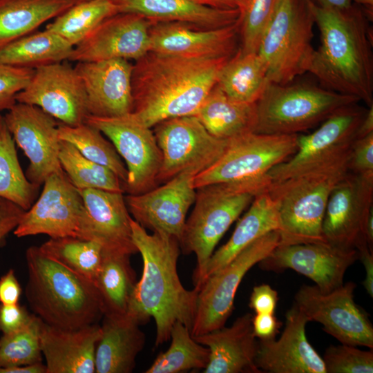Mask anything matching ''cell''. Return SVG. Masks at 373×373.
<instances>
[{"instance_id":"3957f363","label":"cell","mask_w":373,"mask_h":373,"mask_svg":"<svg viewBox=\"0 0 373 373\" xmlns=\"http://www.w3.org/2000/svg\"><path fill=\"white\" fill-rule=\"evenodd\" d=\"M312 1V0H311ZM320 45L308 72L329 90L373 105V58L365 15L352 5L345 9L311 2Z\"/></svg>"},{"instance_id":"db71d44e","label":"cell","mask_w":373,"mask_h":373,"mask_svg":"<svg viewBox=\"0 0 373 373\" xmlns=\"http://www.w3.org/2000/svg\"><path fill=\"white\" fill-rule=\"evenodd\" d=\"M197 2L216 9L239 10L242 6L245 0H195Z\"/></svg>"},{"instance_id":"6125c7cd","label":"cell","mask_w":373,"mask_h":373,"mask_svg":"<svg viewBox=\"0 0 373 373\" xmlns=\"http://www.w3.org/2000/svg\"><path fill=\"white\" fill-rule=\"evenodd\" d=\"M3 119V116H2V115L0 114V123L2 122Z\"/></svg>"},{"instance_id":"7a4b0ae2","label":"cell","mask_w":373,"mask_h":373,"mask_svg":"<svg viewBox=\"0 0 373 373\" xmlns=\"http://www.w3.org/2000/svg\"><path fill=\"white\" fill-rule=\"evenodd\" d=\"M132 239L143 260V271L135 284L127 314L141 324L153 318L155 345L170 339L173 325L180 322L191 329L197 306L198 288L186 289L177 269L179 240L157 232L149 233L131 220Z\"/></svg>"},{"instance_id":"484cf974","label":"cell","mask_w":373,"mask_h":373,"mask_svg":"<svg viewBox=\"0 0 373 373\" xmlns=\"http://www.w3.org/2000/svg\"><path fill=\"white\" fill-rule=\"evenodd\" d=\"M253 316L247 313L231 326L193 337L208 347L209 363L204 373H260L256 364L258 341L252 327Z\"/></svg>"},{"instance_id":"44dd1931","label":"cell","mask_w":373,"mask_h":373,"mask_svg":"<svg viewBox=\"0 0 373 373\" xmlns=\"http://www.w3.org/2000/svg\"><path fill=\"white\" fill-rule=\"evenodd\" d=\"M152 21L133 12H118L100 23L74 46L69 61L112 59L137 60L150 51Z\"/></svg>"},{"instance_id":"d6a6232c","label":"cell","mask_w":373,"mask_h":373,"mask_svg":"<svg viewBox=\"0 0 373 373\" xmlns=\"http://www.w3.org/2000/svg\"><path fill=\"white\" fill-rule=\"evenodd\" d=\"M269 82L266 64L258 52H243L239 48L222 67L216 86L236 101L256 103Z\"/></svg>"},{"instance_id":"bcb514c9","label":"cell","mask_w":373,"mask_h":373,"mask_svg":"<svg viewBox=\"0 0 373 373\" xmlns=\"http://www.w3.org/2000/svg\"><path fill=\"white\" fill-rule=\"evenodd\" d=\"M348 165L352 173L373 175V133L354 141Z\"/></svg>"},{"instance_id":"f5cc1de1","label":"cell","mask_w":373,"mask_h":373,"mask_svg":"<svg viewBox=\"0 0 373 373\" xmlns=\"http://www.w3.org/2000/svg\"><path fill=\"white\" fill-rule=\"evenodd\" d=\"M358 259L362 262L365 271L363 285L371 298L373 297V251L365 245L358 251Z\"/></svg>"},{"instance_id":"8fae6325","label":"cell","mask_w":373,"mask_h":373,"mask_svg":"<svg viewBox=\"0 0 373 373\" xmlns=\"http://www.w3.org/2000/svg\"><path fill=\"white\" fill-rule=\"evenodd\" d=\"M356 104L336 110L315 131L298 135L296 152L267 173L271 181H281L348 157L367 111Z\"/></svg>"},{"instance_id":"91938a15","label":"cell","mask_w":373,"mask_h":373,"mask_svg":"<svg viewBox=\"0 0 373 373\" xmlns=\"http://www.w3.org/2000/svg\"><path fill=\"white\" fill-rule=\"evenodd\" d=\"M356 3L363 6L365 9V16L370 18L373 13V0H353Z\"/></svg>"},{"instance_id":"f35d334b","label":"cell","mask_w":373,"mask_h":373,"mask_svg":"<svg viewBox=\"0 0 373 373\" xmlns=\"http://www.w3.org/2000/svg\"><path fill=\"white\" fill-rule=\"evenodd\" d=\"M169 349L157 356L146 373H179L206 368L209 350L195 340L187 327L177 322L171 329Z\"/></svg>"},{"instance_id":"4316f807","label":"cell","mask_w":373,"mask_h":373,"mask_svg":"<svg viewBox=\"0 0 373 373\" xmlns=\"http://www.w3.org/2000/svg\"><path fill=\"white\" fill-rule=\"evenodd\" d=\"M100 335L97 323L61 329L42 323L40 344L46 373H94Z\"/></svg>"},{"instance_id":"4fadbf2b","label":"cell","mask_w":373,"mask_h":373,"mask_svg":"<svg viewBox=\"0 0 373 373\" xmlns=\"http://www.w3.org/2000/svg\"><path fill=\"white\" fill-rule=\"evenodd\" d=\"M85 122L106 135L124 160L128 171L124 193L140 194L157 186L162 153L152 128L133 113L111 117L88 115Z\"/></svg>"},{"instance_id":"e575fe53","label":"cell","mask_w":373,"mask_h":373,"mask_svg":"<svg viewBox=\"0 0 373 373\" xmlns=\"http://www.w3.org/2000/svg\"><path fill=\"white\" fill-rule=\"evenodd\" d=\"M130 255L103 251L102 265L94 283L104 315L127 313L137 283Z\"/></svg>"},{"instance_id":"ac0fdd59","label":"cell","mask_w":373,"mask_h":373,"mask_svg":"<svg viewBox=\"0 0 373 373\" xmlns=\"http://www.w3.org/2000/svg\"><path fill=\"white\" fill-rule=\"evenodd\" d=\"M16 101L36 106L67 126L85 122L89 115L83 84L68 61L35 69L27 86Z\"/></svg>"},{"instance_id":"9f6ffc18","label":"cell","mask_w":373,"mask_h":373,"mask_svg":"<svg viewBox=\"0 0 373 373\" xmlns=\"http://www.w3.org/2000/svg\"><path fill=\"white\" fill-rule=\"evenodd\" d=\"M373 133V105L367 110L357 131L356 139Z\"/></svg>"},{"instance_id":"f6af8a7d","label":"cell","mask_w":373,"mask_h":373,"mask_svg":"<svg viewBox=\"0 0 373 373\" xmlns=\"http://www.w3.org/2000/svg\"><path fill=\"white\" fill-rule=\"evenodd\" d=\"M34 70L0 63V111L17 103V94L29 83Z\"/></svg>"},{"instance_id":"2e32d148","label":"cell","mask_w":373,"mask_h":373,"mask_svg":"<svg viewBox=\"0 0 373 373\" xmlns=\"http://www.w3.org/2000/svg\"><path fill=\"white\" fill-rule=\"evenodd\" d=\"M41 193L25 211L14 234L18 238L46 234L50 238H79L86 217L82 197L66 173H52Z\"/></svg>"},{"instance_id":"60d3db41","label":"cell","mask_w":373,"mask_h":373,"mask_svg":"<svg viewBox=\"0 0 373 373\" xmlns=\"http://www.w3.org/2000/svg\"><path fill=\"white\" fill-rule=\"evenodd\" d=\"M59 158L64 173L78 190L124 193L123 182L113 171L87 159L70 143L61 140Z\"/></svg>"},{"instance_id":"4dcf8cb0","label":"cell","mask_w":373,"mask_h":373,"mask_svg":"<svg viewBox=\"0 0 373 373\" xmlns=\"http://www.w3.org/2000/svg\"><path fill=\"white\" fill-rule=\"evenodd\" d=\"M256 103L236 101L216 84L193 115L211 135L229 140L254 131Z\"/></svg>"},{"instance_id":"d4e9b609","label":"cell","mask_w":373,"mask_h":373,"mask_svg":"<svg viewBox=\"0 0 373 373\" xmlns=\"http://www.w3.org/2000/svg\"><path fill=\"white\" fill-rule=\"evenodd\" d=\"M309 321L294 304L286 313L280 337L258 341L256 364L262 372L326 373L323 358L307 339Z\"/></svg>"},{"instance_id":"7bdbcfd3","label":"cell","mask_w":373,"mask_h":373,"mask_svg":"<svg viewBox=\"0 0 373 373\" xmlns=\"http://www.w3.org/2000/svg\"><path fill=\"white\" fill-rule=\"evenodd\" d=\"M279 0H245L240 9V38L243 52H258L262 34Z\"/></svg>"},{"instance_id":"680465c9","label":"cell","mask_w":373,"mask_h":373,"mask_svg":"<svg viewBox=\"0 0 373 373\" xmlns=\"http://www.w3.org/2000/svg\"><path fill=\"white\" fill-rule=\"evenodd\" d=\"M366 239L368 246L372 250L373 246V209L371 210L365 227ZM373 251V250H372Z\"/></svg>"},{"instance_id":"ba28073f","label":"cell","mask_w":373,"mask_h":373,"mask_svg":"<svg viewBox=\"0 0 373 373\" xmlns=\"http://www.w3.org/2000/svg\"><path fill=\"white\" fill-rule=\"evenodd\" d=\"M354 97L311 84L269 82L256 102L254 133L294 135L313 128L345 106L357 103Z\"/></svg>"},{"instance_id":"11a10c76","label":"cell","mask_w":373,"mask_h":373,"mask_svg":"<svg viewBox=\"0 0 373 373\" xmlns=\"http://www.w3.org/2000/svg\"><path fill=\"white\" fill-rule=\"evenodd\" d=\"M0 373H46V367L42 362L23 366L0 367Z\"/></svg>"},{"instance_id":"ffe728a7","label":"cell","mask_w":373,"mask_h":373,"mask_svg":"<svg viewBox=\"0 0 373 373\" xmlns=\"http://www.w3.org/2000/svg\"><path fill=\"white\" fill-rule=\"evenodd\" d=\"M358 259L356 249L303 243L278 245L258 264L265 271L292 269L313 280L321 291L329 292L343 284L347 269Z\"/></svg>"},{"instance_id":"f1b7e54d","label":"cell","mask_w":373,"mask_h":373,"mask_svg":"<svg viewBox=\"0 0 373 373\" xmlns=\"http://www.w3.org/2000/svg\"><path fill=\"white\" fill-rule=\"evenodd\" d=\"M118 12L139 14L153 22H182L215 29L236 22L239 10H221L195 0H115Z\"/></svg>"},{"instance_id":"603a6c76","label":"cell","mask_w":373,"mask_h":373,"mask_svg":"<svg viewBox=\"0 0 373 373\" xmlns=\"http://www.w3.org/2000/svg\"><path fill=\"white\" fill-rule=\"evenodd\" d=\"M86 91L88 115L118 117L133 111V64L124 59L77 62Z\"/></svg>"},{"instance_id":"cb8c5ba5","label":"cell","mask_w":373,"mask_h":373,"mask_svg":"<svg viewBox=\"0 0 373 373\" xmlns=\"http://www.w3.org/2000/svg\"><path fill=\"white\" fill-rule=\"evenodd\" d=\"M79 191L86 211L79 238L98 242L104 251L130 256L137 253L124 193L94 189Z\"/></svg>"},{"instance_id":"8992f818","label":"cell","mask_w":373,"mask_h":373,"mask_svg":"<svg viewBox=\"0 0 373 373\" xmlns=\"http://www.w3.org/2000/svg\"><path fill=\"white\" fill-rule=\"evenodd\" d=\"M349 157L270 183L268 190L278 207V245L327 244L322 233L325 211L332 191L350 171Z\"/></svg>"},{"instance_id":"277c9868","label":"cell","mask_w":373,"mask_h":373,"mask_svg":"<svg viewBox=\"0 0 373 373\" xmlns=\"http://www.w3.org/2000/svg\"><path fill=\"white\" fill-rule=\"evenodd\" d=\"M26 296L44 323L76 329L97 323L104 310L95 284L44 254L39 247L26 252Z\"/></svg>"},{"instance_id":"d6986e66","label":"cell","mask_w":373,"mask_h":373,"mask_svg":"<svg viewBox=\"0 0 373 373\" xmlns=\"http://www.w3.org/2000/svg\"><path fill=\"white\" fill-rule=\"evenodd\" d=\"M196 174L186 170L146 192L124 196L132 218L145 229L180 242L186 214L195 200L192 179Z\"/></svg>"},{"instance_id":"836d02e7","label":"cell","mask_w":373,"mask_h":373,"mask_svg":"<svg viewBox=\"0 0 373 373\" xmlns=\"http://www.w3.org/2000/svg\"><path fill=\"white\" fill-rule=\"evenodd\" d=\"M74 46L57 33L44 29L33 32L0 50V63L36 69L68 61Z\"/></svg>"},{"instance_id":"6da1fadb","label":"cell","mask_w":373,"mask_h":373,"mask_svg":"<svg viewBox=\"0 0 373 373\" xmlns=\"http://www.w3.org/2000/svg\"><path fill=\"white\" fill-rule=\"evenodd\" d=\"M229 59L149 51L133 64L131 113L149 128L167 119L193 115L216 86Z\"/></svg>"},{"instance_id":"ab89813d","label":"cell","mask_w":373,"mask_h":373,"mask_svg":"<svg viewBox=\"0 0 373 373\" xmlns=\"http://www.w3.org/2000/svg\"><path fill=\"white\" fill-rule=\"evenodd\" d=\"M59 137L73 145L87 159L113 171L124 184L128 171L115 146L97 128L86 122L70 126L59 123Z\"/></svg>"},{"instance_id":"f907efd6","label":"cell","mask_w":373,"mask_h":373,"mask_svg":"<svg viewBox=\"0 0 373 373\" xmlns=\"http://www.w3.org/2000/svg\"><path fill=\"white\" fill-rule=\"evenodd\" d=\"M281 325L274 314H256L252 317L254 334L259 340L275 338Z\"/></svg>"},{"instance_id":"5b68a950","label":"cell","mask_w":373,"mask_h":373,"mask_svg":"<svg viewBox=\"0 0 373 373\" xmlns=\"http://www.w3.org/2000/svg\"><path fill=\"white\" fill-rule=\"evenodd\" d=\"M271 182L263 178L237 183H221L196 189L193 209L186 220L180 240L184 254L193 253L195 287L202 283L206 265L220 240L256 195Z\"/></svg>"},{"instance_id":"9c48e42d","label":"cell","mask_w":373,"mask_h":373,"mask_svg":"<svg viewBox=\"0 0 373 373\" xmlns=\"http://www.w3.org/2000/svg\"><path fill=\"white\" fill-rule=\"evenodd\" d=\"M298 134L268 135L249 132L229 140L221 157L196 174L192 185L237 183L263 178L297 149Z\"/></svg>"},{"instance_id":"52a82bcc","label":"cell","mask_w":373,"mask_h":373,"mask_svg":"<svg viewBox=\"0 0 373 373\" xmlns=\"http://www.w3.org/2000/svg\"><path fill=\"white\" fill-rule=\"evenodd\" d=\"M311 0H279L265 28L258 52L269 82L291 83L308 72L315 49Z\"/></svg>"},{"instance_id":"1f68e13d","label":"cell","mask_w":373,"mask_h":373,"mask_svg":"<svg viewBox=\"0 0 373 373\" xmlns=\"http://www.w3.org/2000/svg\"><path fill=\"white\" fill-rule=\"evenodd\" d=\"M75 3L74 0H0V50Z\"/></svg>"},{"instance_id":"5bb4252c","label":"cell","mask_w":373,"mask_h":373,"mask_svg":"<svg viewBox=\"0 0 373 373\" xmlns=\"http://www.w3.org/2000/svg\"><path fill=\"white\" fill-rule=\"evenodd\" d=\"M356 284L348 282L329 292L304 285L294 304L309 321L320 323L341 344L373 348V327L366 312L354 302Z\"/></svg>"},{"instance_id":"94428289","label":"cell","mask_w":373,"mask_h":373,"mask_svg":"<svg viewBox=\"0 0 373 373\" xmlns=\"http://www.w3.org/2000/svg\"><path fill=\"white\" fill-rule=\"evenodd\" d=\"M74 1H75L76 3H77L86 1H89V0H74Z\"/></svg>"},{"instance_id":"f546056e","label":"cell","mask_w":373,"mask_h":373,"mask_svg":"<svg viewBox=\"0 0 373 373\" xmlns=\"http://www.w3.org/2000/svg\"><path fill=\"white\" fill-rule=\"evenodd\" d=\"M249 207L229 240L214 251L209 258L202 283L251 242L270 231L278 230V204L268 187L256 195Z\"/></svg>"},{"instance_id":"7402d4cb","label":"cell","mask_w":373,"mask_h":373,"mask_svg":"<svg viewBox=\"0 0 373 373\" xmlns=\"http://www.w3.org/2000/svg\"><path fill=\"white\" fill-rule=\"evenodd\" d=\"M239 20L215 29L182 22H153L149 28L150 51L191 58H230L238 48Z\"/></svg>"},{"instance_id":"30bf717a","label":"cell","mask_w":373,"mask_h":373,"mask_svg":"<svg viewBox=\"0 0 373 373\" xmlns=\"http://www.w3.org/2000/svg\"><path fill=\"white\" fill-rule=\"evenodd\" d=\"M280 244L278 230L256 240L198 287L191 333L193 337L224 326L233 310L238 288L249 270Z\"/></svg>"},{"instance_id":"681fc988","label":"cell","mask_w":373,"mask_h":373,"mask_svg":"<svg viewBox=\"0 0 373 373\" xmlns=\"http://www.w3.org/2000/svg\"><path fill=\"white\" fill-rule=\"evenodd\" d=\"M25 210L17 204L0 198V245L4 242L8 233L16 228Z\"/></svg>"},{"instance_id":"8d00e7d4","label":"cell","mask_w":373,"mask_h":373,"mask_svg":"<svg viewBox=\"0 0 373 373\" xmlns=\"http://www.w3.org/2000/svg\"><path fill=\"white\" fill-rule=\"evenodd\" d=\"M117 13L115 0H89L74 4L48 23L45 28L75 46L100 23Z\"/></svg>"},{"instance_id":"74e56055","label":"cell","mask_w":373,"mask_h":373,"mask_svg":"<svg viewBox=\"0 0 373 373\" xmlns=\"http://www.w3.org/2000/svg\"><path fill=\"white\" fill-rule=\"evenodd\" d=\"M39 188L23 173L15 142L3 119L0 123V198L27 211L35 202Z\"/></svg>"},{"instance_id":"b9f144b4","label":"cell","mask_w":373,"mask_h":373,"mask_svg":"<svg viewBox=\"0 0 373 373\" xmlns=\"http://www.w3.org/2000/svg\"><path fill=\"white\" fill-rule=\"evenodd\" d=\"M42 321L34 314L23 328L0 338V367L23 366L42 362L40 334Z\"/></svg>"},{"instance_id":"ee69618b","label":"cell","mask_w":373,"mask_h":373,"mask_svg":"<svg viewBox=\"0 0 373 373\" xmlns=\"http://www.w3.org/2000/svg\"><path fill=\"white\" fill-rule=\"evenodd\" d=\"M326 373H372L373 352L355 346L330 345L323 358Z\"/></svg>"},{"instance_id":"816d5d0a","label":"cell","mask_w":373,"mask_h":373,"mask_svg":"<svg viewBox=\"0 0 373 373\" xmlns=\"http://www.w3.org/2000/svg\"><path fill=\"white\" fill-rule=\"evenodd\" d=\"M21 287L13 269H9L0 278V304L19 303Z\"/></svg>"},{"instance_id":"6f0895ef","label":"cell","mask_w":373,"mask_h":373,"mask_svg":"<svg viewBox=\"0 0 373 373\" xmlns=\"http://www.w3.org/2000/svg\"><path fill=\"white\" fill-rule=\"evenodd\" d=\"M314 3L319 6L333 8V9H345L350 7L352 0H312Z\"/></svg>"},{"instance_id":"83f0119b","label":"cell","mask_w":373,"mask_h":373,"mask_svg":"<svg viewBox=\"0 0 373 373\" xmlns=\"http://www.w3.org/2000/svg\"><path fill=\"white\" fill-rule=\"evenodd\" d=\"M140 322L128 314L104 315L95 354V372L131 373L145 335Z\"/></svg>"},{"instance_id":"e0dca14e","label":"cell","mask_w":373,"mask_h":373,"mask_svg":"<svg viewBox=\"0 0 373 373\" xmlns=\"http://www.w3.org/2000/svg\"><path fill=\"white\" fill-rule=\"evenodd\" d=\"M17 145L29 160L28 180L40 186L52 173H64L59 158L57 122L40 108L17 102L3 116Z\"/></svg>"},{"instance_id":"9a60e30c","label":"cell","mask_w":373,"mask_h":373,"mask_svg":"<svg viewBox=\"0 0 373 373\" xmlns=\"http://www.w3.org/2000/svg\"><path fill=\"white\" fill-rule=\"evenodd\" d=\"M372 203L373 175L349 171L333 189L327 201L322 224L326 243L357 251L368 245L365 227Z\"/></svg>"},{"instance_id":"7dc6e473","label":"cell","mask_w":373,"mask_h":373,"mask_svg":"<svg viewBox=\"0 0 373 373\" xmlns=\"http://www.w3.org/2000/svg\"><path fill=\"white\" fill-rule=\"evenodd\" d=\"M34 314H30L25 307L0 304V331L2 334L17 332L26 327L32 320Z\"/></svg>"},{"instance_id":"d590c367","label":"cell","mask_w":373,"mask_h":373,"mask_svg":"<svg viewBox=\"0 0 373 373\" xmlns=\"http://www.w3.org/2000/svg\"><path fill=\"white\" fill-rule=\"evenodd\" d=\"M39 247L50 258L95 283L103 258V247L98 242L72 236L50 238Z\"/></svg>"},{"instance_id":"c3c4849f","label":"cell","mask_w":373,"mask_h":373,"mask_svg":"<svg viewBox=\"0 0 373 373\" xmlns=\"http://www.w3.org/2000/svg\"><path fill=\"white\" fill-rule=\"evenodd\" d=\"M278 293L271 286L262 284L254 287L249 300V307L256 314H274Z\"/></svg>"},{"instance_id":"7c38bea8","label":"cell","mask_w":373,"mask_h":373,"mask_svg":"<svg viewBox=\"0 0 373 373\" xmlns=\"http://www.w3.org/2000/svg\"><path fill=\"white\" fill-rule=\"evenodd\" d=\"M153 131L162 153L157 186L186 170L197 174L206 170L221 157L229 141L211 135L195 115L165 119Z\"/></svg>"}]
</instances>
